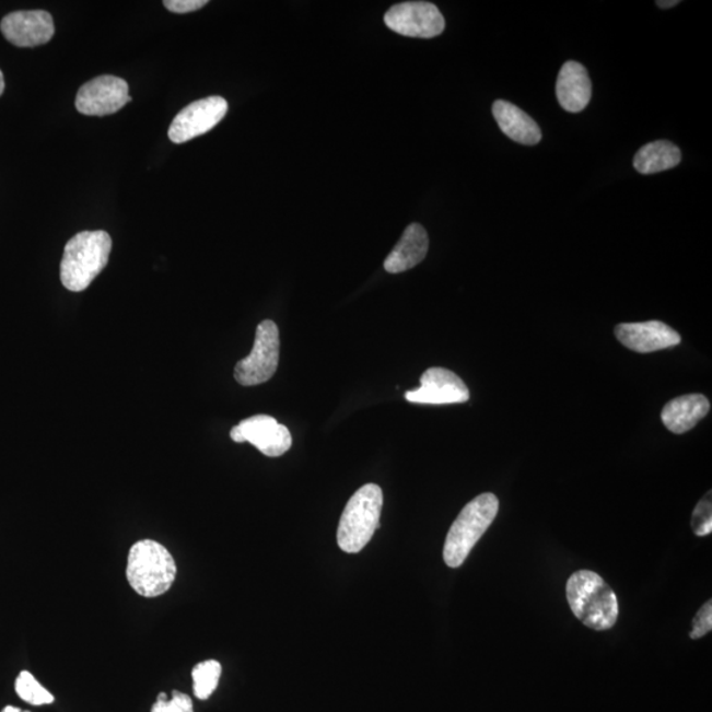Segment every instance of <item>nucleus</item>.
Here are the masks:
<instances>
[{"label":"nucleus","instance_id":"obj_10","mask_svg":"<svg viewBox=\"0 0 712 712\" xmlns=\"http://www.w3.org/2000/svg\"><path fill=\"white\" fill-rule=\"evenodd\" d=\"M227 101L222 97L196 101L176 115L170 127L168 137L176 144L201 137V135L213 130L227 114Z\"/></svg>","mask_w":712,"mask_h":712},{"label":"nucleus","instance_id":"obj_22","mask_svg":"<svg viewBox=\"0 0 712 712\" xmlns=\"http://www.w3.org/2000/svg\"><path fill=\"white\" fill-rule=\"evenodd\" d=\"M151 712H195L194 701L182 691H173L171 698L165 692H160Z\"/></svg>","mask_w":712,"mask_h":712},{"label":"nucleus","instance_id":"obj_3","mask_svg":"<svg viewBox=\"0 0 712 712\" xmlns=\"http://www.w3.org/2000/svg\"><path fill=\"white\" fill-rule=\"evenodd\" d=\"M177 564L164 545L153 540L135 542L128 551L126 576L133 592L157 598L176 581Z\"/></svg>","mask_w":712,"mask_h":712},{"label":"nucleus","instance_id":"obj_27","mask_svg":"<svg viewBox=\"0 0 712 712\" xmlns=\"http://www.w3.org/2000/svg\"><path fill=\"white\" fill-rule=\"evenodd\" d=\"M4 87H5L4 77H3L2 70H0V95L3 94Z\"/></svg>","mask_w":712,"mask_h":712},{"label":"nucleus","instance_id":"obj_5","mask_svg":"<svg viewBox=\"0 0 712 712\" xmlns=\"http://www.w3.org/2000/svg\"><path fill=\"white\" fill-rule=\"evenodd\" d=\"M499 512V499L493 493H482L471 500L448 530L444 560L448 568L464 564L470 551L486 534Z\"/></svg>","mask_w":712,"mask_h":712},{"label":"nucleus","instance_id":"obj_8","mask_svg":"<svg viewBox=\"0 0 712 712\" xmlns=\"http://www.w3.org/2000/svg\"><path fill=\"white\" fill-rule=\"evenodd\" d=\"M230 437L237 444L249 442L260 453L271 458L281 457L290 451L293 442L290 429L266 415L243 420L240 425L233 428Z\"/></svg>","mask_w":712,"mask_h":712},{"label":"nucleus","instance_id":"obj_11","mask_svg":"<svg viewBox=\"0 0 712 712\" xmlns=\"http://www.w3.org/2000/svg\"><path fill=\"white\" fill-rule=\"evenodd\" d=\"M406 399L415 404H431V406H445V404H460L470 399V390L462 378L453 371L433 367L423 372L421 387L409 390Z\"/></svg>","mask_w":712,"mask_h":712},{"label":"nucleus","instance_id":"obj_9","mask_svg":"<svg viewBox=\"0 0 712 712\" xmlns=\"http://www.w3.org/2000/svg\"><path fill=\"white\" fill-rule=\"evenodd\" d=\"M128 83L114 75H101L82 85L77 93L75 107L90 117L115 114L131 102Z\"/></svg>","mask_w":712,"mask_h":712},{"label":"nucleus","instance_id":"obj_15","mask_svg":"<svg viewBox=\"0 0 712 712\" xmlns=\"http://www.w3.org/2000/svg\"><path fill=\"white\" fill-rule=\"evenodd\" d=\"M429 236L419 223L409 224L393 253L384 261V269L389 273L409 271L427 258Z\"/></svg>","mask_w":712,"mask_h":712},{"label":"nucleus","instance_id":"obj_24","mask_svg":"<svg viewBox=\"0 0 712 712\" xmlns=\"http://www.w3.org/2000/svg\"><path fill=\"white\" fill-rule=\"evenodd\" d=\"M207 4L208 0H165L164 2L165 9L176 14H188L201 10Z\"/></svg>","mask_w":712,"mask_h":712},{"label":"nucleus","instance_id":"obj_17","mask_svg":"<svg viewBox=\"0 0 712 712\" xmlns=\"http://www.w3.org/2000/svg\"><path fill=\"white\" fill-rule=\"evenodd\" d=\"M710 412L708 397L699 394L676 397L669 401L661 413L664 425L670 432L684 434L690 432L699 421Z\"/></svg>","mask_w":712,"mask_h":712},{"label":"nucleus","instance_id":"obj_14","mask_svg":"<svg viewBox=\"0 0 712 712\" xmlns=\"http://www.w3.org/2000/svg\"><path fill=\"white\" fill-rule=\"evenodd\" d=\"M556 93L564 112L585 110L593 95L592 80L586 68L576 61L564 62L558 74Z\"/></svg>","mask_w":712,"mask_h":712},{"label":"nucleus","instance_id":"obj_4","mask_svg":"<svg viewBox=\"0 0 712 712\" xmlns=\"http://www.w3.org/2000/svg\"><path fill=\"white\" fill-rule=\"evenodd\" d=\"M383 491L374 483L365 485L346 504L337 532L339 548L355 555L374 537L381 522Z\"/></svg>","mask_w":712,"mask_h":712},{"label":"nucleus","instance_id":"obj_25","mask_svg":"<svg viewBox=\"0 0 712 712\" xmlns=\"http://www.w3.org/2000/svg\"><path fill=\"white\" fill-rule=\"evenodd\" d=\"M656 4L658 5L660 9L668 10L675 8V5L679 4V2L678 0H669V2H663V0H658Z\"/></svg>","mask_w":712,"mask_h":712},{"label":"nucleus","instance_id":"obj_18","mask_svg":"<svg viewBox=\"0 0 712 712\" xmlns=\"http://www.w3.org/2000/svg\"><path fill=\"white\" fill-rule=\"evenodd\" d=\"M681 151L668 140H657L640 149L633 159V166L641 175H654L676 168L681 163Z\"/></svg>","mask_w":712,"mask_h":712},{"label":"nucleus","instance_id":"obj_13","mask_svg":"<svg viewBox=\"0 0 712 712\" xmlns=\"http://www.w3.org/2000/svg\"><path fill=\"white\" fill-rule=\"evenodd\" d=\"M615 336L627 349L639 354L669 349L681 343V336L660 320L620 324L615 327Z\"/></svg>","mask_w":712,"mask_h":712},{"label":"nucleus","instance_id":"obj_21","mask_svg":"<svg viewBox=\"0 0 712 712\" xmlns=\"http://www.w3.org/2000/svg\"><path fill=\"white\" fill-rule=\"evenodd\" d=\"M692 532L698 537L709 536L712 532V502L711 492L705 493L692 512L691 517Z\"/></svg>","mask_w":712,"mask_h":712},{"label":"nucleus","instance_id":"obj_7","mask_svg":"<svg viewBox=\"0 0 712 712\" xmlns=\"http://www.w3.org/2000/svg\"><path fill=\"white\" fill-rule=\"evenodd\" d=\"M387 27L408 37L432 38L445 31V19L437 5L406 2L394 5L384 16Z\"/></svg>","mask_w":712,"mask_h":712},{"label":"nucleus","instance_id":"obj_26","mask_svg":"<svg viewBox=\"0 0 712 712\" xmlns=\"http://www.w3.org/2000/svg\"><path fill=\"white\" fill-rule=\"evenodd\" d=\"M2 712H31V711H23L21 709L14 708V705H5Z\"/></svg>","mask_w":712,"mask_h":712},{"label":"nucleus","instance_id":"obj_6","mask_svg":"<svg viewBox=\"0 0 712 712\" xmlns=\"http://www.w3.org/2000/svg\"><path fill=\"white\" fill-rule=\"evenodd\" d=\"M279 361V327L273 320H262L256 329L253 351L235 365V381L243 387L266 383L275 375Z\"/></svg>","mask_w":712,"mask_h":712},{"label":"nucleus","instance_id":"obj_1","mask_svg":"<svg viewBox=\"0 0 712 712\" xmlns=\"http://www.w3.org/2000/svg\"><path fill=\"white\" fill-rule=\"evenodd\" d=\"M113 248L106 231H82L67 243L60 266L62 285L82 292L104 271Z\"/></svg>","mask_w":712,"mask_h":712},{"label":"nucleus","instance_id":"obj_16","mask_svg":"<svg viewBox=\"0 0 712 712\" xmlns=\"http://www.w3.org/2000/svg\"><path fill=\"white\" fill-rule=\"evenodd\" d=\"M492 114L505 137L524 145L540 143L542 139L540 127L522 108L500 100L493 104Z\"/></svg>","mask_w":712,"mask_h":712},{"label":"nucleus","instance_id":"obj_23","mask_svg":"<svg viewBox=\"0 0 712 712\" xmlns=\"http://www.w3.org/2000/svg\"><path fill=\"white\" fill-rule=\"evenodd\" d=\"M712 630V602L704 603L692 620L691 639H701Z\"/></svg>","mask_w":712,"mask_h":712},{"label":"nucleus","instance_id":"obj_12","mask_svg":"<svg viewBox=\"0 0 712 712\" xmlns=\"http://www.w3.org/2000/svg\"><path fill=\"white\" fill-rule=\"evenodd\" d=\"M0 30L16 47L32 48L52 40L55 23L47 11H16L3 17Z\"/></svg>","mask_w":712,"mask_h":712},{"label":"nucleus","instance_id":"obj_19","mask_svg":"<svg viewBox=\"0 0 712 712\" xmlns=\"http://www.w3.org/2000/svg\"><path fill=\"white\" fill-rule=\"evenodd\" d=\"M221 675L222 666L215 660L203 661L196 665L191 672L195 696L201 701H207L218 688Z\"/></svg>","mask_w":712,"mask_h":712},{"label":"nucleus","instance_id":"obj_2","mask_svg":"<svg viewBox=\"0 0 712 712\" xmlns=\"http://www.w3.org/2000/svg\"><path fill=\"white\" fill-rule=\"evenodd\" d=\"M567 595L576 618L592 630H611L618 621V598L599 574L590 570L574 573L568 581Z\"/></svg>","mask_w":712,"mask_h":712},{"label":"nucleus","instance_id":"obj_20","mask_svg":"<svg viewBox=\"0 0 712 712\" xmlns=\"http://www.w3.org/2000/svg\"><path fill=\"white\" fill-rule=\"evenodd\" d=\"M15 690L24 702L32 705H44L55 702V697L47 689L43 688L40 682L36 681V678L30 672L24 670L19 675L15 682Z\"/></svg>","mask_w":712,"mask_h":712}]
</instances>
